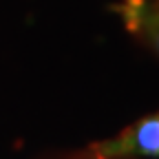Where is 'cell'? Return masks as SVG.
<instances>
[{
	"instance_id": "1",
	"label": "cell",
	"mask_w": 159,
	"mask_h": 159,
	"mask_svg": "<svg viewBox=\"0 0 159 159\" xmlns=\"http://www.w3.org/2000/svg\"><path fill=\"white\" fill-rule=\"evenodd\" d=\"M95 159H115V157H159V111L137 119L113 139L91 146Z\"/></svg>"
},
{
	"instance_id": "2",
	"label": "cell",
	"mask_w": 159,
	"mask_h": 159,
	"mask_svg": "<svg viewBox=\"0 0 159 159\" xmlns=\"http://www.w3.org/2000/svg\"><path fill=\"white\" fill-rule=\"evenodd\" d=\"M119 11L128 29L146 35L152 49L159 53V0H124Z\"/></svg>"
}]
</instances>
